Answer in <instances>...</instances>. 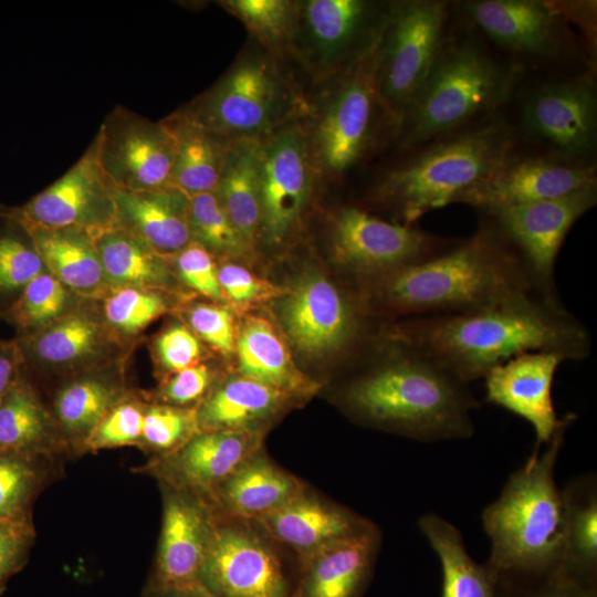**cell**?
<instances>
[{
  "instance_id": "8992f818",
  "label": "cell",
  "mask_w": 597,
  "mask_h": 597,
  "mask_svg": "<svg viewBox=\"0 0 597 597\" xmlns=\"http://www.w3.org/2000/svg\"><path fill=\"white\" fill-rule=\"evenodd\" d=\"M504 109L465 129L408 150L385 168L368 191V201L387 220L412 226L426 213L453 205L486 177L515 143Z\"/></svg>"
},
{
  "instance_id": "f907efd6",
  "label": "cell",
  "mask_w": 597,
  "mask_h": 597,
  "mask_svg": "<svg viewBox=\"0 0 597 597\" xmlns=\"http://www.w3.org/2000/svg\"><path fill=\"white\" fill-rule=\"evenodd\" d=\"M34 481L30 467L0 454V520L10 519L27 500Z\"/></svg>"
},
{
  "instance_id": "52a82bcc",
  "label": "cell",
  "mask_w": 597,
  "mask_h": 597,
  "mask_svg": "<svg viewBox=\"0 0 597 597\" xmlns=\"http://www.w3.org/2000/svg\"><path fill=\"white\" fill-rule=\"evenodd\" d=\"M376 51L324 82L302 118L321 179L338 180L378 150L394 146L397 130L376 90Z\"/></svg>"
},
{
  "instance_id": "83f0119b",
  "label": "cell",
  "mask_w": 597,
  "mask_h": 597,
  "mask_svg": "<svg viewBox=\"0 0 597 597\" xmlns=\"http://www.w3.org/2000/svg\"><path fill=\"white\" fill-rule=\"evenodd\" d=\"M235 349L241 376L285 392L294 399L312 396L318 385L304 375L272 324L250 316L242 323Z\"/></svg>"
},
{
  "instance_id": "ffe728a7",
  "label": "cell",
  "mask_w": 597,
  "mask_h": 597,
  "mask_svg": "<svg viewBox=\"0 0 597 597\" xmlns=\"http://www.w3.org/2000/svg\"><path fill=\"white\" fill-rule=\"evenodd\" d=\"M116 189L101 166L93 140L62 177L15 209L12 218L22 228H74L93 235L115 226Z\"/></svg>"
},
{
  "instance_id": "30bf717a",
  "label": "cell",
  "mask_w": 597,
  "mask_h": 597,
  "mask_svg": "<svg viewBox=\"0 0 597 597\" xmlns=\"http://www.w3.org/2000/svg\"><path fill=\"white\" fill-rule=\"evenodd\" d=\"M509 104L516 140L561 156L597 163L596 72L525 76Z\"/></svg>"
},
{
  "instance_id": "7dc6e473",
  "label": "cell",
  "mask_w": 597,
  "mask_h": 597,
  "mask_svg": "<svg viewBox=\"0 0 597 597\" xmlns=\"http://www.w3.org/2000/svg\"><path fill=\"white\" fill-rule=\"evenodd\" d=\"M192 331L218 352L230 355L235 349L233 317L219 305L200 303L193 305L188 314Z\"/></svg>"
},
{
  "instance_id": "d4e9b609",
  "label": "cell",
  "mask_w": 597,
  "mask_h": 597,
  "mask_svg": "<svg viewBox=\"0 0 597 597\" xmlns=\"http://www.w3.org/2000/svg\"><path fill=\"white\" fill-rule=\"evenodd\" d=\"M115 226L138 237L161 255L171 258L191 241L189 196L168 185L143 191L116 189Z\"/></svg>"
},
{
  "instance_id": "484cf974",
  "label": "cell",
  "mask_w": 597,
  "mask_h": 597,
  "mask_svg": "<svg viewBox=\"0 0 597 597\" xmlns=\"http://www.w3.org/2000/svg\"><path fill=\"white\" fill-rule=\"evenodd\" d=\"M306 486L300 478L277 465L262 447L207 496L212 509L220 513L258 520L287 503Z\"/></svg>"
},
{
  "instance_id": "277c9868",
  "label": "cell",
  "mask_w": 597,
  "mask_h": 597,
  "mask_svg": "<svg viewBox=\"0 0 597 597\" xmlns=\"http://www.w3.org/2000/svg\"><path fill=\"white\" fill-rule=\"evenodd\" d=\"M524 73L458 11L394 147L401 153L454 134L502 112Z\"/></svg>"
},
{
  "instance_id": "7bdbcfd3",
  "label": "cell",
  "mask_w": 597,
  "mask_h": 597,
  "mask_svg": "<svg viewBox=\"0 0 597 597\" xmlns=\"http://www.w3.org/2000/svg\"><path fill=\"white\" fill-rule=\"evenodd\" d=\"M200 432L197 411L176 406H155L144 413L142 440L158 451L172 452Z\"/></svg>"
},
{
  "instance_id": "603a6c76",
  "label": "cell",
  "mask_w": 597,
  "mask_h": 597,
  "mask_svg": "<svg viewBox=\"0 0 597 597\" xmlns=\"http://www.w3.org/2000/svg\"><path fill=\"white\" fill-rule=\"evenodd\" d=\"M300 566L324 547L371 530L354 511L310 491L308 486L275 511L254 520Z\"/></svg>"
},
{
  "instance_id": "9c48e42d",
  "label": "cell",
  "mask_w": 597,
  "mask_h": 597,
  "mask_svg": "<svg viewBox=\"0 0 597 597\" xmlns=\"http://www.w3.org/2000/svg\"><path fill=\"white\" fill-rule=\"evenodd\" d=\"M280 61L259 44L243 51L210 88L179 111L227 140L262 139L307 113L308 100Z\"/></svg>"
},
{
  "instance_id": "7a4b0ae2",
  "label": "cell",
  "mask_w": 597,
  "mask_h": 597,
  "mask_svg": "<svg viewBox=\"0 0 597 597\" xmlns=\"http://www.w3.org/2000/svg\"><path fill=\"white\" fill-rule=\"evenodd\" d=\"M478 217L470 237L459 238L436 256L366 283L365 296L377 310L411 318L475 311L530 292L547 294L533 282L498 228L484 216Z\"/></svg>"
},
{
  "instance_id": "5b68a950",
  "label": "cell",
  "mask_w": 597,
  "mask_h": 597,
  "mask_svg": "<svg viewBox=\"0 0 597 597\" xmlns=\"http://www.w3.org/2000/svg\"><path fill=\"white\" fill-rule=\"evenodd\" d=\"M575 419V413L564 416L546 449H535L483 510L482 523L491 542L486 566L498 584L513 577L536 583L562 568L565 513L554 472Z\"/></svg>"
},
{
  "instance_id": "11a10c76",
  "label": "cell",
  "mask_w": 597,
  "mask_h": 597,
  "mask_svg": "<svg viewBox=\"0 0 597 597\" xmlns=\"http://www.w3.org/2000/svg\"><path fill=\"white\" fill-rule=\"evenodd\" d=\"M21 350L14 343H0V401L19 380Z\"/></svg>"
},
{
  "instance_id": "4fadbf2b",
  "label": "cell",
  "mask_w": 597,
  "mask_h": 597,
  "mask_svg": "<svg viewBox=\"0 0 597 597\" xmlns=\"http://www.w3.org/2000/svg\"><path fill=\"white\" fill-rule=\"evenodd\" d=\"M282 549L256 521L212 509L201 585L216 597H295L300 573Z\"/></svg>"
},
{
  "instance_id": "681fc988",
  "label": "cell",
  "mask_w": 597,
  "mask_h": 597,
  "mask_svg": "<svg viewBox=\"0 0 597 597\" xmlns=\"http://www.w3.org/2000/svg\"><path fill=\"white\" fill-rule=\"evenodd\" d=\"M218 279L223 296L235 304L254 303L280 293L271 283L231 262L218 268Z\"/></svg>"
},
{
  "instance_id": "f35d334b",
  "label": "cell",
  "mask_w": 597,
  "mask_h": 597,
  "mask_svg": "<svg viewBox=\"0 0 597 597\" xmlns=\"http://www.w3.org/2000/svg\"><path fill=\"white\" fill-rule=\"evenodd\" d=\"M188 221L192 241L211 253L245 258L253 251L228 218L214 192L189 197Z\"/></svg>"
},
{
  "instance_id": "9a60e30c",
  "label": "cell",
  "mask_w": 597,
  "mask_h": 597,
  "mask_svg": "<svg viewBox=\"0 0 597 597\" xmlns=\"http://www.w3.org/2000/svg\"><path fill=\"white\" fill-rule=\"evenodd\" d=\"M302 118L261 139L258 240L270 248L281 247L292 237L321 180Z\"/></svg>"
},
{
  "instance_id": "2e32d148",
  "label": "cell",
  "mask_w": 597,
  "mask_h": 597,
  "mask_svg": "<svg viewBox=\"0 0 597 597\" xmlns=\"http://www.w3.org/2000/svg\"><path fill=\"white\" fill-rule=\"evenodd\" d=\"M589 188H597V163L567 158L515 139L505 158L454 203L480 212L561 198Z\"/></svg>"
},
{
  "instance_id": "d6a6232c",
  "label": "cell",
  "mask_w": 597,
  "mask_h": 597,
  "mask_svg": "<svg viewBox=\"0 0 597 597\" xmlns=\"http://www.w3.org/2000/svg\"><path fill=\"white\" fill-rule=\"evenodd\" d=\"M109 289H164L172 283L167 256L138 237L112 227L92 235Z\"/></svg>"
},
{
  "instance_id": "4316f807",
  "label": "cell",
  "mask_w": 597,
  "mask_h": 597,
  "mask_svg": "<svg viewBox=\"0 0 597 597\" xmlns=\"http://www.w3.org/2000/svg\"><path fill=\"white\" fill-rule=\"evenodd\" d=\"M376 526L333 543L300 566L295 597H360L379 548Z\"/></svg>"
},
{
  "instance_id": "f546056e",
  "label": "cell",
  "mask_w": 597,
  "mask_h": 597,
  "mask_svg": "<svg viewBox=\"0 0 597 597\" xmlns=\"http://www.w3.org/2000/svg\"><path fill=\"white\" fill-rule=\"evenodd\" d=\"M49 272L66 289L83 296H101L111 289L93 237L81 229L24 227Z\"/></svg>"
},
{
  "instance_id": "7402d4cb",
  "label": "cell",
  "mask_w": 597,
  "mask_h": 597,
  "mask_svg": "<svg viewBox=\"0 0 597 597\" xmlns=\"http://www.w3.org/2000/svg\"><path fill=\"white\" fill-rule=\"evenodd\" d=\"M565 359L555 353L527 352L493 367L485 376V401L526 420L534 429L535 449L561 427L552 398L553 380Z\"/></svg>"
},
{
  "instance_id": "816d5d0a",
  "label": "cell",
  "mask_w": 597,
  "mask_h": 597,
  "mask_svg": "<svg viewBox=\"0 0 597 597\" xmlns=\"http://www.w3.org/2000/svg\"><path fill=\"white\" fill-rule=\"evenodd\" d=\"M211 373L208 366L196 364L172 374L164 387L165 400L176 407L197 401L208 390Z\"/></svg>"
},
{
  "instance_id": "e575fe53",
  "label": "cell",
  "mask_w": 597,
  "mask_h": 597,
  "mask_svg": "<svg viewBox=\"0 0 597 597\" xmlns=\"http://www.w3.org/2000/svg\"><path fill=\"white\" fill-rule=\"evenodd\" d=\"M562 498L565 543L559 572L595 584L597 568V492L591 478L574 480Z\"/></svg>"
},
{
  "instance_id": "3957f363",
  "label": "cell",
  "mask_w": 597,
  "mask_h": 597,
  "mask_svg": "<svg viewBox=\"0 0 597 597\" xmlns=\"http://www.w3.org/2000/svg\"><path fill=\"white\" fill-rule=\"evenodd\" d=\"M388 338L384 353L342 391L346 409L367 425L423 442L470 438L479 402L468 384L390 332Z\"/></svg>"
},
{
  "instance_id": "bcb514c9",
  "label": "cell",
  "mask_w": 597,
  "mask_h": 597,
  "mask_svg": "<svg viewBox=\"0 0 597 597\" xmlns=\"http://www.w3.org/2000/svg\"><path fill=\"white\" fill-rule=\"evenodd\" d=\"M172 256H175L177 273L184 283L212 300L224 298L219 284L218 268L212 253L205 247L191 241Z\"/></svg>"
},
{
  "instance_id": "c3c4849f",
  "label": "cell",
  "mask_w": 597,
  "mask_h": 597,
  "mask_svg": "<svg viewBox=\"0 0 597 597\" xmlns=\"http://www.w3.org/2000/svg\"><path fill=\"white\" fill-rule=\"evenodd\" d=\"M155 352L160 366L174 374L198 364L202 350L196 334L178 324L168 327L157 337Z\"/></svg>"
},
{
  "instance_id": "e0dca14e",
  "label": "cell",
  "mask_w": 597,
  "mask_h": 597,
  "mask_svg": "<svg viewBox=\"0 0 597 597\" xmlns=\"http://www.w3.org/2000/svg\"><path fill=\"white\" fill-rule=\"evenodd\" d=\"M596 205L597 188H589L478 214L488 218L505 237L536 286L558 295L555 268L561 248L573 226Z\"/></svg>"
},
{
  "instance_id": "f5cc1de1",
  "label": "cell",
  "mask_w": 597,
  "mask_h": 597,
  "mask_svg": "<svg viewBox=\"0 0 597 597\" xmlns=\"http://www.w3.org/2000/svg\"><path fill=\"white\" fill-rule=\"evenodd\" d=\"M516 597H596V590L595 584L557 572Z\"/></svg>"
},
{
  "instance_id": "5bb4252c",
  "label": "cell",
  "mask_w": 597,
  "mask_h": 597,
  "mask_svg": "<svg viewBox=\"0 0 597 597\" xmlns=\"http://www.w3.org/2000/svg\"><path fill=\"white\" fill-rule=\"evenodd\" d=\"M458 240L389 221L357 205L339 207L329 220L333 262L366 283L436 256Z\"/></svg>"
},
{
  "instance_id": "db71d44e",
  "label": "cell",
  "mask_w": 597,
  "mask_h": 597,
  "mask_svg": "<svg viewBox=\"0 0 597 597\" xmlns=\"http://www.w3.org/2000/svg\"><path fill=\"white\" fill-rule=\"evenodd\" d=\"M25 538V530L20 523L0 520V583L18 564Z\"/></svg>"
},
{
  "instance_id": "d6986e66",
  "label": "cell",
  "mask_w": 597,
  "mask_h": 597,
  "mask_svg": "<svg viewBox=\"0 0 597 597\" xmlns=\"http://www.w3.org/2000/svg\"><path fill=\"white\" fill-rule=\"evenodd\" d=\"M94 140L101 166L116 188L143 191L170 185L177 143L164 119L151 122L117 106Z\"/></svg>"
},
{
  "instance_id": "b9f144b4",
  "label": "cell",
  "mask_w": 597,
  "mask_h": 597,
  "mask_svg": "<svg viewBox=\"0 0 597 597\" xmlns=\"http://www.w3.org/2000/svg\"><path fill=\"white\" fill-rule=\"evenodd\" d=\"M167 310V301L160 293L138 287L113 289L104 303L107 323L127 335L138 334Z\"/></svg>"
},
{
  "instance_id": "ee69618b",
  "label": "cell",
  "mask_w": 597,
  "mask_h": 597,
  "mask_svg": "<svg viewBox=\"0 0 597 597\" xmlns=\"http://www.w3.org/2000/svg\"><path fill=\"white\" fill-rule=\"evenodd\" d=\"M45 266L30 243L14 234L0 235V294H9L23 287Z\"/></svg>"
},
{
  "instance_id": "44dd1931",
  "label": "cell",
  "mask_w": 597,
  "mask_h": 597,
  "mask_svg": "<svg viewBox=\"0 0 597 597\" xmlns=\"http://www.w3.org/2000/svg\"><path fill=\"white\" fill-rule=\"evenodd\" d=\"M212 507L192 492H167L155 573L149 589L203 587L200 576L207 552Z\"/></svg>"
},
{
  "instance_id": "60d3db41",
  "label": "cell",
  "mask_w": 597,
  "mask_h": 597,
  "mask_svg": "<svg viewBox=\"0 0 597 597\" xmlns=\"http://www.w3.org/2000/svg\"><path fill=\"white\" fill-rule=\"evenodd\" d=\"M67 301V289L43 271L23 287L7 316L20 329L38 332L64 314Z\"/></svg>"
},
{
  "instance_id": "836d02e7",
  "label": "cell",
  "mask_w": 597,
  "mask_h": 597,
  "mask_svg": "<svg viewBox=\"0 0 597 597\" xmlns=\"http://www.w3.org/2000/svg\"><path fill=\"white\" fill-rule=\"evenodd\" d=\"M418 526L440 561L441 597H496L495 577L486 565L471 558L454 525L428 513L418 520Z\"/></svg>"
},
{
  "instance_id": "9f6ffc18",
  "label": "cell",
  "mask_w": 597,
  "mask_h": 597,
  "mask_svg": "<svg viewBox=\"0 0 597 597\" xmlns=\"http://www.w3.org/2000/svg\"><path fill=\"white\" fill-rule=\"evenodd\" d=\"M144 597H216L205 587L185 589H149Z\"/></svg>"
},
{
  "instance_id": "4dcf8cb0",
  "label": "cell",
  "mask_w": 597,
  "mask_h": 597,
  "mask_svg": "<svg viewBox=\"0 0 597 597\" xmlns=\"http://www.w3.org/2000/svg\"><path fill=\"white\" fill-rule=\"evenodd\" d=\"M164 122L177 143L170 185L189 197L214 192L230 140L206 129L179 109Z\"/></svg>"
},
{
  "instance_id": "74e56055",
  "label": "cell",
  "mask_w": 597,
  "mask_h": 597,
  "mask_svg": "<svg viewBox=\"0 0 597 597\" xmlns=\"http://www.w3.org/2000/svg\"><path fill=\"white\" fill-rule=\"evenodd\" d=\"M48 430L45 411L30 386L19 379L0 401V449L33 448Z\"/></svg>"
},
{
  "instance_id": "ba28073f",
  "label": "cell",
  "mask_w": 597,
  "mask_h": 597,
  "mask_svg": "<svg viewBox=\"0 0 597 597\" xmlns=\"http://www.w3.org/2000/svg\"><path fill=\"white\" fill-rule=\"evenodd\" d=\"M458 11L525 76L596 72V51L558 0H460Z\"/></svg>"
},
{
  "instance_id": "8fae6325",
  "label": "cell",
  "mask_w": 597,
  "mask_h": 597,
  "mask_svg": "<svg viewBox=\"0 0 597 597\" xmlns=\"http://www.w3.org/2000/svg\"><path fill=\"white\" fill-rule=\"evenodd\" d=\"M455 1L395 0L376 51L380 104L397 134L448 35ZM397 138V137H396Z\"/></svg>"
},
{
  "instance_id": "ab89813d",
  "label": "cell",
  "mask_w": 597,
  "mask_h": 597,
  "mask_svg": "<svg viewBox=\"0 0 597 597\" xmlns=\"http://www.w3.org/2000/svg\"><path fill=\"white\" fill-rule=\"evenodd\" d=\"M116 390L97 378L75 380L63 388L55 401L59 420L73 433L88 434L116 405Z\"/></svg>"
},
{
  "instance_id": "cb8c5ba5",
  "label": "cell",
  "mask_w": 597,
  "mask_h": 597,
  "mask_svg": "<svg viewBox=\"0 0 597 597\" xmlns=\"http://www.w3.org/2000/svg\"><path fill=\"white\" fill-rule=\"evenodd\" d=\"M263 434L248 431H200L165 460L171 486L206 495L245 459L262 448Z\"/></svg>"
},
{
  "instance_id": "f6af8a7d",
  "label": "cell",
  "mask_w": 597,
  "mask_h": 597,
  "mask_svg": "<svg viewBox=\"0 0 597 597\" xmlns=\"http://www.w3.org/2000/svg\"><path fill=\"white\" fill-rule=\"evenodd\" d=\"M145 410L135 402L115 405L87 437L92 449L133 444L143 437Z\"/></svg>"
},
{
  "instance_id": "8d00e7d4",
  "label": "cell",
  "mask_w": 597,
  "mask_h": 597,
  "mask_svg": "<svg viewBox=\"0 0 597 597\" xmlns=\"http://www.w3.org/2000/svg\"><path fill=\"white\" fill-rule=\"evenodd\" d=\"M219 4L244 25L262 49L279 59L290 55L296 0H223Z\"/></svg>"
},
{
  "instance_id": "f1b7e54d",
  "label": "cell",
  "mask_w": 597,
  "mask_h": 597,
  "mask_svg": "<svg viewBox=\"0 0 597 597\" xmlns=\"http://www.w3.org/2000/svg\"><path fill=\"white\" fill-rule=\"evenodd\" d=\"M273 387L235 376L216 388L197 411L200 431L233 430L263 434V427L292 401Z\"/></svg>"
},
{
  "instance_id": "d590c367",
  "label": "cell",
  "mask_w": 597,
  "mask_h": 597,
  "mask_svg": "<svg viewBox=\"0 0 597 597\" xmlns=\"http://www.w3.org/2000/svg\"><path fill=\"white\" fill-rule=\"evenodd\" d=\"M33 354L52 365L73 364L93 355L102 342V327L84 311L64 313L28 339Z\"/></svg>"
},
{
  "instance_id": "6da1fadb",
  "label": "cell",
  "mask_w": 597,
  "mask_h": 597,
  "mask_svg": "<svg viewBox=\"0 0 597 597\" xmlns=\"http://www.w3.org/2000/svg\"><path fill=\"white\" fill-rule=\"evenodd\" d=\"M390 333L468 385L523 353L548 352L580 362L593 346L585 324L558 296L542 292L470 312L411 317Z\"/></svg>"
},
{
  "instance_id": "ac0fdd59",
  "label": "cell",
  "mask_w": 597,
  "mask_h": 597,
  "mask_svg": "<svg viewBox=\"0 0 597 597\" xmlns=\"http://www.w3.org/2000/svg\"><path fill=\"white\" fill-rule=\"evenodd\" d=\"M279 315L292 345L306 356L346 352L364 336L365 306L316 271L294 282Z\"/></svg>"
},
{
  "instance_id": "7c38bea8",
  "label": "cell",
  "mask_w": 597,
  "mask_h": 597,
  "mask_svg": "<svg viewBox=\"0 0 597 597\" xmlns=\"http://www.w3.org/2000/svg\"><path fill=\"white\" fill-rule=\"evenodd\" d=\"M395 0H303L290 55L324 83L370 55L380 42Z\"/></svg>"
},
{
  "instance_id": "1f68e13d",
  "label": "cell",
  "mask_w": 597,
  "mask_h": 597,
  "mask_svg": "<svg viewBox=\"0 0 597 597\" xmlns=\"http://www.w3.org/2000/svg\"><path fill=\"white\" fill-rule=\"evenodd\" d=\"M260 146L256 138L231 140L214 190L228 218L252 249L260 228Z\"/></svg>"
}]
</instances>
